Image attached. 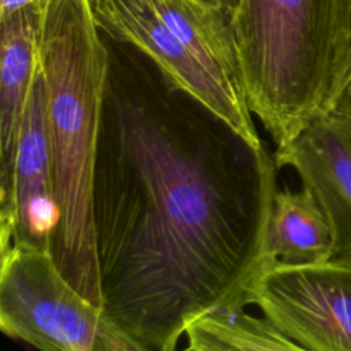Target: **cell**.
Wrapping results in <instances>:
<instances>
[{"mask_svg":"<svg viewBox=\"0 0 351 351\" xmlns=\"http://www.w3.org/2000/svg\"><path fill=\"white\" fill-rule=\"evenodd\" d=\"M186 350L195 351H289L302 347L265 315L254 317L240 306L213 308L185 328Z\"/></svg>","mask_w":351,"mask_h":351,"instance_id":"obj_12","label":"cell"},{"mask_svg":"<svg viewBox=\"0 0 351 351\" xmlns=\"http://www.w3.org/2000/svg\"><path fill=\"white\" fill-rule=\"evenodd\" d=\"M335 0H237L240 77L250 111L277 147L324 110L333 62Z\"/></svg>","mask_w":351,"mask_h":351,"instance_id":"obj_3","label":"cell"},{"mask_svg":"<svg viewBox=\"0 0 351 351\" xmlns=\"http://www.w3.org/2000/svg\"><path fill=\"white\" fill-rule=\"evenodd\" d=\"M335 255L329 221L314 193L277 189L267 223L263 266L310 263Z\"/></svg>","mask_w":351,"mask_h":351,"instance_id":"obj_10","label":"cell"},{"mask_svg":"<svg viewBox=\"0 0 351 351\" xmlns=\"http://www.w3.org/2000/svg\"><path fill=\"white\" fill-rule=\"evenodd\" d=\"M36 1L38 0H0V18L7 16Z\"/></svg>","mask_w":351,"mask_h":351,"instance_id":"obj_14","label":"cell"},{"mask_svg":"<svg viewBox=\"0 0 351 351\" xmlns=\"http://www.w3.org/2000/svg\"><path fill=\"white\" fill-rule=\"evenodd\" d=\"M47 0L0 18V218L12 207L16 149L38 69Z\"/></svg>","mask_w":351,"mask_h":351,"instance_id":"obj_9","label":"cell"},{"mask_svg":"<svg viewBox=\"0 0 351 351\" xmlns=\"http://www.w3.org/2000/svg\"><path fill=\"white\" fill-rule=\"evenodd\" d=\"M0 329L43 351H141L60 271L52 251L0 245Z\"/></svg>","mask_w":351,"mask_h":351,"instance_id":"obj_4","label":"cell"},{"mask_svg":"<svg viewBox=\"0 0 351 351\" xmlns=\"http://www.w3.org/2000/svg\"><path fill=\"white\" fill-rule=\"evenodd\" d=\"M107 43L93 176L103 311L141 351H173L196 317L247 306L278 166L145 55Z\"/></svg>","mask_w":351,"mask_h":351,"instance_id":"obj_1","label":"cell"},{"mask_svg":"<svg viewBox=\"0 0 351 351\" xmlns=\"http://www.w3.org/2000/svg\"><path fill=\"white\" fill-rule=\"evenodd\" d=\"M101 33L145 55L177 86L186 90L250 141L262 143L241 89L208 71L165 23L148 0H89Z\"/></svg>","mask_w":351,"mask_h":351,"instance_id":"obj_6","label":"cell"},{"mask_svg":"<svg viewBox=\"0 0 351 351\" xmlns=\"http://www.w3.org/2000/svg\"><path fill=\"white\" fill-rule=\"evenodd\" d=\"M199 3H203L206 5L223 8V10H234L237 0H196Z\"/></svg>","mask_w":351,"mask_h":351,"instance_id":"obj_15","label":"cell"},{"mask_svg":"<svg viewBox=\"0 0 351 351\" xmlns=\"http://www.w3.org/2000/svg\"><path fill=\"white\" fill-rule=\"evenodd\" d=\"M59 223V204L47 125L44 78L37 69L23 125L15 169L12 207L0 218V245L18 243L52 251Z\"/></svg>","mask_w":351,"mask_h":351,"instance_id":"obj_7","label":"cell"},{"mask_svg":"<svg viewBox=\"0 0 351 351\" xmlns=\"http://www.w3.org/2000/svg\"><path fill=\"white\" fill-rule=\"evenodd\" d=\"M148 1L208 71L243 90L233 10L206 5L196 0Z\"/></svg>","mask_w":351,"mask_h":351,"instance_id":"obj_11","label":"cell"},{"mask_svg":"<svg viewBox=\"0 0 351 351\" xmlns=\"http://www.w3.org/2000/svg\"><path fill=\"white\" fill-rule=\"evenodd\" d=\"M285 336L310 351H351V252L261 269L245 292Z\"/></svg>","mask_w":351,"mask_h":351,"instance_id":"obj_5","label":"cell"},{"mask_svg":"<svg viewBox=\"0 0 351 351\" xmlns=\"http://www.w3.org/2000/svg\"><path fill=\"white\" fill-rule=\"evenodd\" d=\"M291 166L321 204L333 234L335 255L351 252V118L321 111L274 152Z\"/></svg>","mask_w":351,"mask_h":351,"instance_id":"obj_8","label":"cell"},{"mask_svg":"<svg viewBox=\"0 0 351 351\" xmlns=\"http://www.w3.org/2000/svg\"><path fill=\"white\" fill-rule=\"evenodd\" d=\"M108 64V43L89 0H47L38 67L59 204L52 254L64 277L101 308L93 176Z\"/></svg>","mask_w":351,"mask_h":351,"instance_id":"obj_2","label":"cell"},{"mask_svg":"<svg viewBox=\"0 0 351 351\" xmlns=\"http://www.w3.org/2000/svg\"><path fill=\"white\" fill-rule=\"evenodd\" d=\"M322 111L351 118V0H335L333 62Z\"/></svg>","mask_w":351,"mask_h":351,"instance_id":"obj_13","label":"cell"}]
</instances>
